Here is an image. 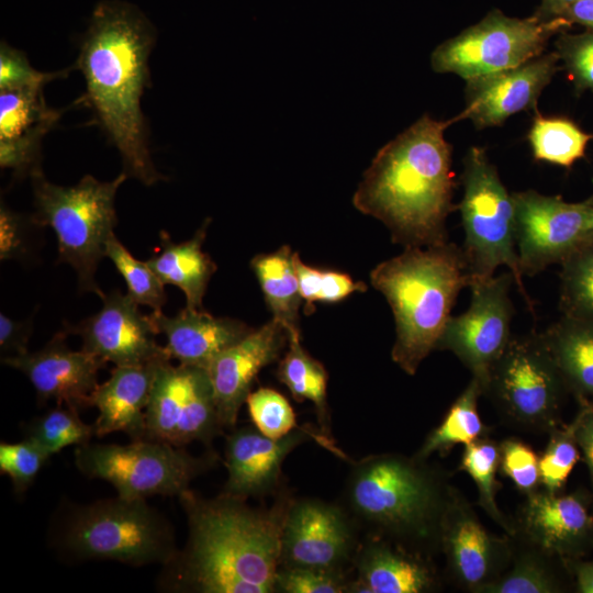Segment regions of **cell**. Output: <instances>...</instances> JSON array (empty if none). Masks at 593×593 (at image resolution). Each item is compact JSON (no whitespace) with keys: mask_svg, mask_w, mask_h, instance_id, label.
<instances>
[{"mask_svg":"<svg viewBox=\"0 0 593 593\" xmlns=\"http://www.w3.org/2000/svg\"><path fill=\"white\" fill-rule=\"evenodd\" d=\"M186 514L184 546L161 566L156 588L169 593H275L281 532L294 497L284 486L269 507L220 493L178 495Z\"/></svg>","mask_w":593,"mask_h":593,"instance_id":"cell-1","label":"cell"},{"mask_svg":"<svg viewBox=\"0 0 593 593\" xmlns=\"http://www.w3.org/2000/svg\"><path fill=\"white\" fill-rule=\"evenodd\" d=\"M154 43V26L136 5L102 0L92 10L77 59L86 83L82 101L119 150L123 172L145 186L165 179L150 158L141 108Z\"/></svg>","mask_w":593,"mask_h":593,"instance_id":"cell-2","label":"cell"},{"mask_svg":"<svg viewBox=\"0 0 593 593\" xmlns=\"http://www.w3.org/2000/svg\"><path fill=\"white\" fill-rule=\"evenodd\" d=\"M461 120L428 113L379 149L354 197L355 208L381 221L405 247L448 242L446 222L458 206L452 147L445 131Z\"/></svg>","mask_w":593,"mask_h":593,"instance_id":"cell-3","label":"cell"},{"mask_svg":"<svg viewBox=\"0 0 593 593\" xmlns=\"http://www.w3.org/2000/svg\"><path fill=\"white\" fill-rule=\"evenodd\" d=\"M349 462L340 503L361 535L427 557L438 555L443 519L455 486L448 473L428 460L396 452Z\"/></svg>","mask_w":593,"mask_h":593,"instance_id":"cell-4","label":"cell"},{"mask_svg":"<svg viewBox=\"0 0 593 593\" xmlns=\"http://www.w3.org/2000/svg\"><path fill=\"white\" fill-rule=\"evenodd\" d=\"M370 281L394 316L392 360L414 376L436 349L459 292L471 282L462 248L450 242L405 247L401 255L379 264Z\"/></svg>","mask_w":593,"mask_h":593,"instance_id":"cell-5","label":"cell"},{"mask_svg":"<svg viewBox=\"0 0 593 593\" xmlns=\"http://www.w3.org/2000/svg\"><path fill=\"white\" fill-rule=\"evenodd\" d=\"M145 500L116 495L83 505L68 504L51 527L49 544L68 561L163 566L178 550L174 527Z\"/></svg>","mask_w":593,"mask_h":593,"instance_id":"cell-6","label":"cell"},{"mask_svg":"<svg viewBox=\"0 0 593 593\" xmlns=\"http://www.w3.org/2000/svg\"><path fill=\"white\" fill-rule=\"evenodd\" d=\"M30 177L35 206L32 222L55 232L57 261L72 267L79 289L102 298L104 293L96 281V271L118 224L114 201L127 175L122 172L111 181L87 175L70 187L48 181L41 168Z\"/></svg>","mask_w":593,"mask_h":593,"instance_id":"cell-7","label":"cell"},{"mask_svg":"<svg viewBox=\"0 0 593 593\" xmlns=\"http://www.w3.org/2000/svg\"><path fill=\"white\" fill-rule=\"evenodd\" d=\"M462 165V198L457 206L465 231L461 248L471 281L490 278L496 268L505 266L532 307L516 253L512 193L483 147L471 146Z\"/></svg>","mask_w":593,"mask_h":593,"instance_id":"cell-8","label":"cell"},{"mask_svg":"<svg viewBox=\"0 0 593 593\" xmlns=\"http://www.w3.org/2000/svg\"><path fill=\"white\" fill-rule=\"evenodd\" d=\"M75 466L87 478L111 483L118 495L147 499L179 495L219 461L211 449L201 456L168 443L137 439L127 445L87 443L76 447Z\"/></svg>","mask_w":593,"mask_h":593,"instance_id":"cell-9","label":"cell"},{"mask_svg":"<svg viewBox=\"0 0 593 593\" xmlns=\"http://www.w3.org/2000/svg\"><path fill=\"white\" fill-rule=\"evenodd\" d=\"M568 394L539 333L512 336L492 367L483 393L507 425L537 434H548L563 423Z\"/></svg>","mask_w":593,"mask_h":593,"instance_id":"cell-10","label":"cell"},{"mask_svg":"<svg viewBox=\"0 0 593 593\" xmlns=\"http://www.w3.org/2000/svg\"><path fill=\"white\" fill-rule=\"evenodd\" d=\"M571 26L563 19L511 18L495 9L439 44L430 55V66L463 80L505 70L544 54L549 40Z\"/></svg>","mask_w":593,"mask_h":593,"instance_id":"cell-11","label":"cell"},{"mask_svg":"<svg viewBox=\"0 0 593 593\" xmlns=\"http://www.w3.org/2000/svg\"><path fill=\"white\" fill-rule=\"evenodd\" d=\"M511 271L470 282L466 312L450 316L436 349L451 351L485 390L490 371L508 345L514 307Z\"/></svg>","mask_w":593,"mask_h":593,"instance_id":"cell-12","label":"cell"},{"mask_svg":"<svg viewBox=\"0 0 593 593\" xmlns=\"http://www.w3.org/2000/svg\"><path fill=\"white\" fill-rule=\"evenodd\" d=\"M360 535L340 502L293 497L282 526L279 567L351 574Z\"/></svg>","mask_w":593,"mask_h":593,"instance_id":"cell-13","label":"cell"},{"mask_svg":"<svg viewBox=\"0 0 593 593\" xmlns=\"http://www.w3.org/2000/svg\"><path fill=\"white\" fill-rule=\"evenodd\" d=\"M515 246L522 276H535L550 265L561 264L593 236L586 216L593 195L582 202L535 190L512 193Z\"/></svg>","mask_w":593,"mask_h":593,"instance_id":"cell-14","label":"cell"},{"mask_svg":"<svg viewBox=\"0 0 593 593\" xmlns=\"http://www.w3.org/2000/svg\"><path fill=\"white\" fill-rule=\"evenodd\" d=\"M439 553L454 585L483 593L508 567L513 538L489 532L466 495L454 486L443 519Z\"/></svg>","mask_w":593,"mask_h":593,"instance_id":"cell-15","label":"cell"},{"mask_svg":"<svg viewBox=\"0 0 593 593\" xmlns=\"http://www.w3.org/2000/svg\"><path fill=\"white\" fill-rule=\"evenodd\" d=\"M157 362L146 409L145 439L177 445L206 427L215 413L212 383L205 368Z\"/></svg>","mask_w":593,"mask_h":593,"instance_id":"cell-16","label":"cell"},{"mask_svg":"<svg viewBox=\"0 0 593 593\" xmlns=\"http://www.w3.org/2000/svg\"><path fill=\"white\" fill-rule=\"evenodd\" d=\"M310 439L349 460L318 428L299 427L279 439L262 435L255 426L234 429L225 440L227 479L222 493L245 500L278 494L286 486L283 461L291 451Z\"/></svg>","mask_w":593,"mask_h":593,"instance_id":"cell-17","label":"cell"},{"mask_svg":"<svg viewBox=\"0 0 593 593\" xmlns=\"http://www.w3.org/2000/svg\"><path fill=\"white\" fill-rule=\"evenodd\" d=\"M513 523L512 536L562 559L593 550V499L584 488L558 494L540 489L525 496Z\"/></svg>","mask_w":593,"mask_h":593,"instance_id":"cell-18","label":"cell"},{"mask_svg":"<svg viewBox=\"0 0 593 593\" xmlns=\"http://www.w3.org/2000/svg\"><path fill=\"white\" fill-rule=\"evenodd\" d=\"M101 300L103 305L97 314L65 329L81 337V349L115 366L170 359L165 346L156 342L158 331L150 316L144 315L128 294L114 290Z\"/></svg>","mask_w":593,"mask_h":593,"instance_id":"cell-19","label":"cell"},{"mask_svg":"<svg viewBox=\"0 0 593 593\" xmlns=\"http://www.w3.org/2000/svg\"><path fill=\"white\" fill-rule=\"evenodd\" d=\"M67 332L56 333L40 350L2 357V363L21 371L33 385L38 403L55 401L75 410L91 406L99 385L98 372L107 362L98 356L72 350Z\"/></svg>","mask_w":593,"mask_h":593,"instance_id":"cell-20","label":"cell"},{"mask_svg":"<svg viewBox=\"0 0 593 593\" xmlns=\"http://www.w3.org/2000/svg\"><path fill=\"white\" fill-rule=\"evenodd\" d=\"M559 61L557 53L550 52L516 67L466 80V104L460 119L470 120L477 128H486L534 109L560 69Z\"/></svg>","mask_w":593,"mask_h":593,"instance_id":"cell-21","label":"cell"},{"mask_svg":"<svg viewBox=\"0 0 593 593\" xmlns=\"http://www.w3.org/2000/svg\"><path fill=\"white\" fill-rule=\"evenodd\" d=\"M288 334L273 318L219 354L205 368L214 392L221 424H236L239 410L258 373L278 360Z\"/></svg>","mask_w":593,"mask_h":593,"instance_id":"cell-22","label":"cell"},{"mask_svg":"<svg viewBox=\"0 0 593 593\" xmlns=\"http://www.w3.org/2000/svg\"><path fill=\"white\" fill-rule=\"evenodd\" d=\"M349 593H433L443 589L433 558L388 540L362 536Z\"/></svg>","mask_w":593,"mask_h":593,"instance_id":"cell-23","label":"cell"},{"mask_svg":"<svg viewBox=\"0 0 593 593\" xmlns=\"http://www.w3.org/2000/svg\"><path fill=\"white\" fill-rule=\"evenodd\" d=\"M60 111L51 108L43 87L0 90V166L15 178L41 168V144L56 125Z\"/></svg>","mask_w":593,"mask_h":593,"instance_id":"cell-24","label":"cell"},{"mask_svg":"<svg viewBox=\"0 0 593 593\" xmlns=\"http://www.w3.org/2000/svg\"><path fill=\"white\" fill-rule=\"evenodd\" d=\"M149 316L158 333L166 336L165 349L170 359L202 368L254 331L238 320L216 317L187 306L171 317L163 311H153Z\"/></svg>","mask_w":593,"mask_h":593,"instance_id":"cell-25","label":"cell"},{"mask_svg":"<svg viewBox=\"0 0 593 593\" xmlns=\"http://www.w3.org/2000/svg\"><path fill=\"white\" fill-rule=\"evenodd\" d=\"M159 360L115 366L110 378L97 387L91 401L99 412L93 424L97 437L123 432L132 440L145 439L146 409Z\"/></svg>","mask_w":593,"mask_h":593,"instance_id":"cell-26","label":"cell"},{"mask_svg":"<svg viewBox=\"0 0 593 593\" xmlns=\"http://www.w3.org/2000/svg\"><path fill=\"white\" fill-rule=\"evenodd\" d=\"M210 219L205 220L192 238L175 243L169 234L160 232L159 249L148 266L165 284L178 287L186 295L187 307L202 310V300L216 265L202 250Z\"/></svg>","mask_w":593,"mask_h":593,"instance_id":"cell-27","label":"cell"},{"mask_svg":"<svg viewBox=\"0 0 593 593\" xmlns=\"http://www.w3.org/2000/svg\"><path fill=\"white\" fill-rule=\"evenodd\" d=\"M539 334L569 394L593 401V324L561 316Z\"/></svg>","mask_w":593,"mask_h":593,"instance_id":"cell-28","label":"cell"},{"mask_svg":"<svg viewBox=\"0 0 593 593\" xmlns=\"http://www.w3.org/2000/svg\"><path fill=\"white\" fill-rule=\"evenodd\" d=\"M512 538L513 553L508 567L483 593L574 592L572 577L562 558L516 536Z\"/></svg>","mask_w":593,"mask_h":593,"instance_id":"cell-29","label":"cell"},{"mask_svg":"<svg viewBox=\"0 0 593 593\" xmlns=\"http://www.w3.org/2000/svg\"><path fill=\"white\" fill-rule=\"evenodd\" d=\"M250 266L272 318L283 326L288 337H301L299 309L302 296L294 253L284 245L273 253L255 256Z\"/></svg>","mask_w":593,"mask_h":593,"instance_id":"cell-30","label":"cell"},{"mask_svg":"<svg viewBox=\"0 0 593 593\" xmlns=\"http://www.w3.org/2000/svg\"><path fill=\"white\" fill-rule=\"evenodd\" d=\"M277 378L295 401L314 405L321 434L334 443L326 392L328 374L323 363L301 346V337H288V351L279 362Z\"/></svg>","mask_w":593,"mask_h":593,"instance_id":"cell-31","label":"cell"},{"mask_svg":"<svg viewBox=\"0 0 593 593\" xmlns=\"http://www.w3.org/2000/svg\"><path fill=\"white\" fill-rule=\"evenodd\" d=\"M483 395L480 382L471 378L466 389L452 402L438 426L432 429L413 455L419 460H428L433 455H446L456 445H468L488 437L491 428L481 419L478 400Z\"/></svg>","mask_w":593,"mask_h":593,"instance_id":"cell-32","label":"cell"},{"mask_svg":"<svg viewBox=\"0 0 593 593\" xmlns=\"http://www.w3.org/2000/svg\"><path fill=\"white\" fill-rule=\"evenodd\" d=\"M592 134L585 133L572 120L536 113L527 139L536 160L564 168L584 157Z\"/></svg>","mask_w":593,"mask_h":593,"instance_id":"cell-33","label":"cell"},{"mask_svg":"<svg viewBox=\"0 0 593 593\" xmlns=\"http://www.w3.org/2000/svg\"><path fill=\"white\" fill-rule=\"evenodd\" d=\"M500 441L483 437L465 446L459 470L474 481L478 489V504L486 515L506 534H514V523L499 507L496 493L501 484L496 480L500 470Z\"/></svg>","mask_w":593,"mask_h":593,"instance_id":"cell-34","label":"cell"},{"mask_svg":"<svg viewBox=\"0 0 593 593\" xmlns=\"http://www.w3.org/2000/svg\"><path fill=\"white\" fill-rule=\"evenodd\" d=\"M560 266L559 309L562 316L593 324V236Z\"/></svg>","mask_w":593,"mask_h":593,"instance_id":"cell-35","label":"cell"},{"mask_svg":"<svg viewBox=\"0 0 593 593\" xmlns=\"http://www.w3.org/2000/svg\"><path fill=\"white\" fill-rule=\"evenodd\" d=\"M79 411L57 405L24 425V437L35 441L51 457L68 446L90 441L94 425L86 424Z\"/></svg>","mask_w":593,"mask_h":593,"instance_id":"cell-36","label":"cell"},{"mask_svg":"<svg viewBox=\"0 0 593 593\" xmlns=\"http://www.w3.org/2000/svg\"><path fill=\"white\" fill-rule=\"evenodd\" d=\"M578 416L551 429L545 451L539 457L541 489L549 493H563L568 478L582 459L577 439Z\"/></svg>","mask_w":593,"mask_h":593,"instance_id":"cell-37","label":"cell"},{"mask_svg":"<svg viewBox=\"0 0 593 593\" xmlns=\"http://www.w3.org/2000/svg\"><path fill=\"white\" fill-rule=\"evenodd\" d=\"M108 257L123 277L127 294L138 304L147 305L153 311H161L166 303L165 283L148 266L132 256L123 244L113 234L105 248Z\"/></svg>","mask_w":593,"mask_h":593,"instance_id":"cell-38","label":"cell"},{"mask_svg":"<svg viewBox=\"0 0 593 593\" xmlns=\"http://www.w3.org/2000/svg\"><path fill=\"white\" fill-rule=\"evenodd\" d=\"M294 265L299 279L302 300H305L304 311L309 315L314 311L313 303L322 301L335 303L346 299L354 292H365L367 286L354 281L346 273L334 270H322L305 265L298 253H294Z\"/></svg>","mask_w":593,"mask_h":593,"instance_id":"cell-39","label":"cell"},{"mask_svg":"<svg viewBox=\"0 0 593 593\" xmlns=\"http://www.w3.org/2000/svg\"><path fill=\"white\" fill-rule=\"evenodd\" d=\"M245 403L254 426L269 438L279 439L299 428L289 401L273 389L259 388Z\"/></svg>","mask_w":593,"mask_h":593,"instance_id":"cell-40","label":"cell"},{"mask_svg":"<svg viewBox=\"0 0 593 593\" xmlns=\"http://www.w3.org/2000/svg\"><path fill=\"white\" fill-rule=\"evenodd\" d=\"M51 456L35 441L24 437L18 443H0V471L7 474L16 494L24 493Z\"/></svg>","mask_w":593,"mask_h":593,"instance_id":"cell-41","label":"cell"},{"mask_svg":"<svg viewBox=\"0 0 593 593\" xmlns=\"http://www.w3.org/2000/svg\"><path fill=\"white\" fill-rule=\"evenodd\" d=\"M555 47L577 91L593 92V32H562L557 37Z\"/></svg>","mask_w":593,"mask_h":593,"instance_id":"cell-42","label":"cell"},{"mask_svg":"<svg viewBox=\"0 0 593 593\" xmlns=\"http://www.w3.org/2000/svg\"><path fill=\"white\" fill-rule=\"evenodd\" d=\"M500 469L525 496L541 489L539 456L523 440L507 437L500 441Z\"/></svg>","mask_w":593,"mask_h":593,"instance_id":"cell-43","label":"cell"},{"mask_svg":"<svg viewBox=\"0 0 593 593\" xmlns=\"http://www.w3.org/2000/svg\"><path fill=\"white\" fill-rule=\"evenodd\" d=\"M354 573L279 567L275 590L279 593H349Z\"/></svg>","mask_w":593,"mask_h":593,"instance_id":"cell-44","label":"cell"},{"mask_svg":"<svg viewBox=\"0 0 593 593\" xmlns=\"http://www.w3.org/2000/svg\"><path fill=\"white\" fill-rule=\"evenodd\" d=\"M67 70L55 72H41L35 70L26 56L5 42L0 49V90H10L23 87H44L49 81L64 77Z\"/></svg>","mask_w":593,"mask_h":593,"instance_id":"cell-45","label":"cell"},{"mask_svg":"<svg viewBox=\"0 0 593 593\" xmlns=\"http://www.w3.org/2000/svg\"><path fill=\"white\" fill-rule=\"evenodd\" d=\"M31 217L25 219L1 203L0 209V258L22 260L30 255Z\"/></svg>","mask_w":593,"mask_h":593,"instance_id":"cell-46","label":"cell"},{"mask_svg":"<svg viewBox=\"0 0 593 593\" xmlns=\"http://www.w3.org/2000/svg\"><path fill=\"white\" fill-rule=\"evenodd\" d=\"M32 318L15 321L0 314V349L2 357L19 356L27 353V344L32 335Z\"/></svg>","mask_w":593,"mask_h":593,"instance_id":"cell-47","label":"cell"},{"mask_svg":"<svg viewBox=\"0 0 593 593\" xmlns=\"http://www.w3.org/2000/svg\"><path fill=\"white\" fill-rule=\"evenodd\" d=\"M578 404L577 439L589 471L593 499V401H581Z\"/></svg>","mask_w":593,"mask_h":593,"instance_id":"cell-48","label":"cell"},{"mask_svg":"<svg viewBox=\"0 0 593 593\" xmlns=\"http://www.w3.org/2000/svg\"><path fill=\"white\" fill-rule=\"evenodd\" d=\"M566 566L572 577L574 592L593 593V559L566 558Z\"/></svg>","mask_w":593,"mask_h":593,"instance_id":"cell-49","label":"cell"},{"mask_svg":"<svg viewBox=\"0 0 593 593\" xmlns=\"http://www.w3.org/2000/svg\"><path fill=\"white\" fill-rule=\"evenodd\" d=\"M571 25L580 24L593 32V0H579L568 5L559 15Z\"/></svg>","mask_w":593,"mask_h":593,"instance_id":"cell-50","label":"cell"},{"mask_svg":"<svg viewBox=\"0 0 593 593\" xmlns=\"http://www.w3.org/2000/svg\"><path fill=\"white\" fill-rule=\"evenodd\" d=\"M579 0H541L533 15L541 21L558 19L561 12Z\"/></svg>","mask_w":593,"mask_h":593,"instance_id":"cell-51","label":"cell"},{"mask_svg":"<svg viewBox=\"0 0 593 593\" xmlns=\"http://www.w3.org/2000/svg\"><path fill=\"white\" fill-rule=\"evenodd\" d=\"M586 230L589 232H593V204L589 209L588 216H586Z\"/></svg>","mask_w":593,"mask_h":593,"instance_id":"cell-52","label":"cell"}]
</instances>
